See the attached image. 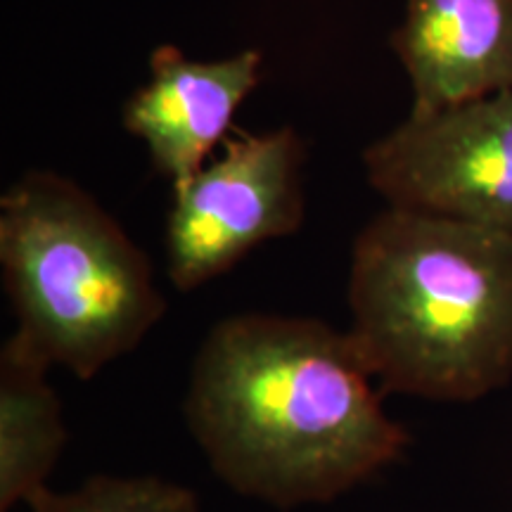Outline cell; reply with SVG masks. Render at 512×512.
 I'll return each instance as SVG.
<instances>
[{"instance_id": "1", "label": "cell", "mask_w": 512, "mask_h": 512, "mask_svg": "<svg viewBox=\"0 0 512 512\" xmlns=\"http://www.w3.org/2000/svg\"><path fill=\"white\" fill-rule=\"evenodd\" d=\"M382 394L349 330L238 313L202 339L183 411L223 484L297 508L335 501L403 458L411 434Z\"/></svg>"}, {"instance_id": "2", "label": "cell", "mask_w": 512, "mask_h": 512, "mask_svg": "<svg viewBox=\"0 0 512 512\" xmlns=\"http://www.w3.org/2000/svg\"><path fill=\"white\" fill-rule=\"evenodd\" d=\"M349 335L382 392L470 403L512 382V238L384 207L351 245Z\"/></svg>"}, {"instance_id": "3", "label": "cell", "mask_w": 512, "mask_h": 512, "mask_svg": "<svg viewBox=\"0 0 512 512\" xmlns=\"http://www.w3.org/2000/svg\"><path fill=\"white\" fill-rule=\"evenodd\" d=\"M0 273L15 335L79 380L131 354L166 311L150 256L55 171H27L0 197Z\"/></svg>"}, {"instance_id": "4", "label": "cell", "mask_w": 512, "mask_h": 512, "mask_svg": "<svg viewBox=\"0 0 512 512\" xmlns=\"http://www.w3.org/2000/svg\"><path fill=\"white\" fill-rule=\"evenodd\" d=\"M304 140L290 126L230 133L221 150L174 188L166 216V275L181 292L204 287L304 223Z\"/></svg>"}, {"instance_id": "5", "label": "cell", "mask_w": 512, "mask_h": 512, "mask_svg": "<svg viewBox=\"0 0 512 512\" xmlns=\"http://www.w3.org/2000/svg\"><path fill=\"white\" fill-rule=\"evenodd\" d=\"M387 207L425 211L512 238V91L415 114L363 150Z\"/></svg>"}, {"instance_id": "6", "label": "cell", "mask_w": 512, "mask_h": 512, "mask_svg": "<svg viewBox=\"0 0 512 512\" xmlns=\"http://www.w3.org/2000/svg\"><path fill=\"white\" fill-rule=\"evenodd\" d=\"M264 53L245 48L219 60H192L162 43L152 50L147 81L121 110L126 133L145 145L171 188L197 174L230 138L235 114L261 83Z\"/></svg>"}, {"instance_id": "7", "label": "cell", "mask_w": 512, "mask_h": 512, "mask_svg": "<svg viewBox=\"0 0 512 512\" xmlns=\"http://www.w3.org/2000/svg\"><path fill=\"white\" fill-rule=\"evenodd\" d=\"M389 46L415 114L512 91V0H406Z\"/></svg>"}, {"instance_id": "8", "label": "cell", "mask_w": 512, "mask_h": 512, "mask_svg": "<svg viewBox=\"0 0 512 512\" xmlns=\"http://www.w3.org/2000/svg\"><path fill=\"white\" fill-rule=\"evenodd\" d=\"M50 366L15 332L0 349V512L48 489L67 446V425Z\"/></svg>"}, {"instance_id": "9", "label": "cell", "mask_w": 512, "mask_h": 512, "mask_svg": "<svg viewBox=\"0 0 512 512\" xmlns=\"http://www.w3.org/2000/svg\"><path fill=\"white\" fill-rule=\"evenodd\" d=\"M31 512H202L195 491L162 477L98 475L74 491L43 489Z\"/></svg>"}]
</instances>
